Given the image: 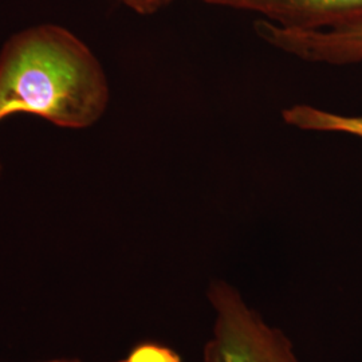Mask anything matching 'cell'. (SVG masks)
<instances>
[{
	"instance_id": "8992f818",
	"label": "cell",
	"mask_w": 362,
	"mask_h": 362,
	"mask_svg": "<svg viewBox=\"0 0 362 362\" xmlns=\"http://www.w3.org/2000/svg\"><path fill=\"white\" fill-rule=\"evenodd\" d=\"M117 362H184L180 353L168 345L146 339L136 344L125 358Z\"/></svg>"
},
{
	"instance_id": "9c48e42d",
	"label": "cell",
	"mask_w": 362,
	"mask_h": 362,
	"mask_svg": "<svg viewBox=\"0 0 362 362\" xmlns=\"http://www.w3.org/2000/svg\"><path fill=\"white\" fill-rule=\"evenodd\" d=\"M1 169H3V167H1V163H0V175H1Z\"/></svg>"
},
{
	"instance_id": "5b68a950",
	"label": "cell",
	"mask_w": 362,
	"mask_h": 362,
	"mask_svg": "<svg viewBox=\"0 0 362 362\" xmlns=\"http://www.w3.org/2000/svg\"><path fill=\"white\" fill-rule=\"evenodd\" d=\"M287 125L308 132L342 133L362 140V116H344L311 105H294L282 112Z\"/></svg>"
},
{
	"instance_id": "277c9868",
	"label": "cell",
	"mask_w": 362,
	"mask_h": 362,
	"mask_svg": "<svg viewBox=\"0 0 362 362\" xmlns=\"http://www.w3.org/2000/svg\"><path fill=\"white\" fill-rule=\"evenodd\" d=\"M208 6L251 13L291 30H329L362 21V0H197Z\"/></svg>"
},
{
	"instance_id": "52a82bcc",
	"label": "cell",
	"mask_w": 362,
	"mask_h": 362,
	"mask_svg": "<svg viewBox=\"0 0 362 362\" xmlns=\"http://www.w3.org/2000/svg\"><path fill=\"white\" fill-rule=\"evenodd\" d=\"M116 1L139 15H153L161 11L163 8L168 7L173 0H116Z\"/></svg>"
},
{
	"instance_id": "ba28073f",
	"label": "cell",
	"mask_w": 362,
	"mask_h": 362,
	"mask_svg": "<svg viewBox=\"0 0 362 362\" xmlns=\"http://www.w3.org/2000/svg\"><path fill=\"white\" fill-rule=\"evenodd\" d=\"M49 362H78L77 360H55V361Z\"/></svg>"
},
{
	"instance_id": "7a4b0ae2",
	"label": "cell",
	"mask_w": 362,
	"mask_h": 362,
	"mask_svg": "<svg viewBox=\"0 0 362 362\" xmlns=\"http://www.w3.org/2000/svg\"><path fill=\"white\" fill-rule=\"evenodd\" d=\"M207 298L214 325L203 362H300L288 337L254 310L236 287L216 279Z\"/></svg>"
},
{
	"instance_id": "6da1fadb",
	"label": "cell",
	"mask_w": 362,
	"mask_h": 362,
	"mask_svg": "<svg viewBox=\"0 0 362 362\" xmlns=\"http://www.w3.org/2000/svg\"><path fill=\"white\" fill-rule=\"evenodd\" d=\"M109 103L101 62L65 27H28L3 45L0 122L28 115L64 129H86L104 117Z\"/></svg>"
},
{
	"instance_id": "3957f363",
	"label": "cell",
	"mask_w": 362,
	"mask_h": 362,
	"mask_svg": "<svg viewBox=\"0 0 362 362\" xmlns=\"http://www.w3.org/2000/svg\"><path fill=\"white\" fill-rule=\"evenodd\" d=\"M254 30L274 49L305 62L333 66L362 62V21L329 30H291L258 19Z\"/></svg>"
}]
</instances>
